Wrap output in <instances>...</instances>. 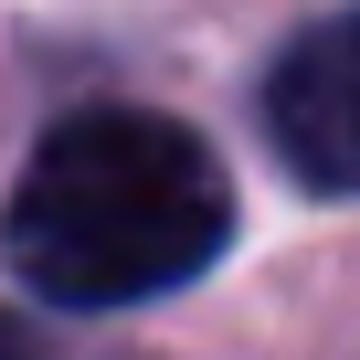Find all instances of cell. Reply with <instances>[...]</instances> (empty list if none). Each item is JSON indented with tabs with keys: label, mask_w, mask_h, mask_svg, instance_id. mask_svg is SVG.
I'll list each match as a JSON object with an SVG mask.
<instances>
[{
	"label": "cell",
	"mask_w": 360,
	"mask_h": 360,
	"mask_svg": "<svg viewBox=\"0 0 360 360\" xmlns=\"http://www.w3.org/2000/svg\"><path fill=\"white\" fill-rule=\"evenodd\" d=\"M0 360H32V328H22L11 307H0Z\"/></svg>",
	"instance_id": "3"
},
{
	"label": "cell",
	"mask_w": 360,
	"mask_h": 360,
	"mask_svg": "<svg viewBox=\"0 0 360 360\" xmlns=\"http://www.w3.org/2000/svg\"><path fill=\"white\" fill-rule=\"evenodd\" d=\"M223 244H233V180L159 106H85L43 127V148L11 180V212H0L11 276L53 307L169 297Z\"/></svg>",
	"instance_id": "1"
},
{
	"label": "cell",
	"mask_w": 360,
	"mask_h": 360,
	"mask_svg": "<svg viewBox=\"0 0 360 360\" xmlns=\"http://www.w3.org/2000/svg\"><path fill=\"white\" fill-rule=\"evenodd\" d=\"M265 138L307 191H360V0L307 22L265 75Z\"/></svg>",
	"instance_id": "2"
}]
</instances>
